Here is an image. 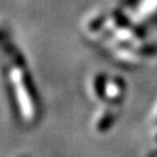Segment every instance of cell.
<instances>
[{"instance_id":"1","label":"cell","mask_w":157,"mask_h":157,"mask_svg":"<svg viewBox=\"0 0 157 157\" xmlns=\"http://www.w3.org/2000/svg\"><path fill=\"white\" fill-rule=\"evenodd\" d=\"M119 6L142 29L157 24V0H121Z\"/></svg>"}]
</instances>
